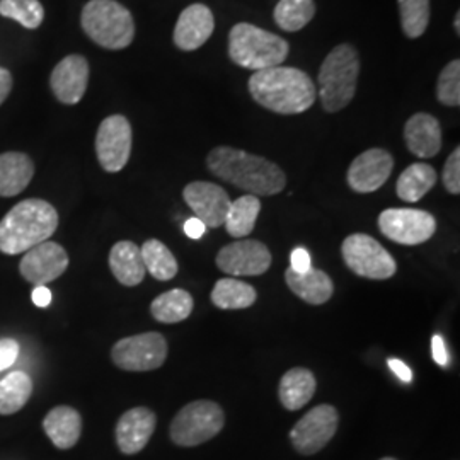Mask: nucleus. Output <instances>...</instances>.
Masks as SVG:
<instances>
[{
	"instance_id": "nucleus-30",
	"label": "nucleus",
	"mask_w": 460,
	"mask_h": 460,
	"mask_svg": "<svg viewBox=\"0 0 460 460\" xmlns=\"http://www.w3.org/2000/svg\"><path fill=\"white\" fill-rule=\"evenodd\" d=\"M33 394V380L24 372H13L0 380V414L21 411Z\"/></svg>"
},
{
	"instance_id": "nucleus-26",
	"label": "nucleus",
	"mask_w": 460,
	"mask_h": 460,
	"mask_svg": "<svg viewBox=\"0 0 460 460\" xmlns=\"http://www.w3.org/2000/svg\"><path fill=\"white\" fill-rule=\"evenodd\" d=\"M195 302L188 290L172 288L155 296L150 304V314L163 324H176L186 321L193 313Z\"/></svg>"
},
{
	"instance_id": "nucleus-39",
	"label": "nucleus",
	"mask_w": 460,
	"mask_h": 460,
	"mask_svg": "<svg viewBox=\"0 0 460 460\" xmlns=\"http://www.w3.org/2000/svg\"><path fill=\"white\" fill-rule=\"evenodd\" d=\"M431 353H433V360L438 363L440 367L448 365V353L445 348L444 338L440 334H435L431 338Z\"/></svg>"
},
{
	"instance_id": "nucleus-19",
	"label": "nucleus",
	"mask_w": 460,
	"mask_h": 460,
	"mask_svg": "<svg viewBox=\"0 0 460 460\" xmlns=\"http://www.w3.org/2000/svg\"><path fill=\"white\" fill-rule=\"evenodd\" d=\"M215 19L205 4H193L182 11L174 28V45L182 51L201 49L214 33Z\"/></svg>"
},
{
	"instance_id": "nucleus-1",
	"label": "nucleus",
	"mask_w": 460,
	"mask_h": 460,
	"mask_svg": "<svg viewBox=\"0 0 460 460\" xmlns=\"http://www.w3.org/2000/svg\"><path fill=\"white\" fill-rule=\"evenodd\" d=\"M207 167L215 178L258 198L279 195L287 186L279 165L241 148L215 147L207 155Z\"/></svg>"
},
{
	"instance_id": "nucleus-38",
	"label": "nucleus",
	"mask_w": 460,
	"mask_h": 460,
	"mask_svg": "<svg viewBox=\"0 0 460 460\" xmlns=\"http://www.w3.org/2000/svg\"><path fill=\"white\" fill-rule=\"evenodd\" d=\"M290 268L298 273L307 271L311 266V254L304 247H296L290 256Z\"/></svg>"
},
{
	"instance_id": "nucleus-12",
	"label": "nucleus",
	"mask_w": 460,
	"mask_h": 460,
	"mask_svg": "<svg viewBox=\"0 0 460 460\" xmlns=\"http://www.w3.org/2000/svg\"><path fill=\"white\" fill-rule=\"evenodd\" d=\"M132 125L121 115L108 116L99 125L96 155L99 164L108 172H119L130 161Z\"/></svg>"
},
{
	"instance_id": "nucleus-34",
	"label": "nucleus",
	"mask_w": 460,
	"mask_h": 460,
	"mask_svg": "<svg viewBox=\"0 0 460 460\" xmlns=\"http://www.w3.org/2000/svg\"><path fill=\"white\" fill-rule=\"evenodd\" d=\"M0 16L14 19L28 30H36L45 19L40 0H0Z\"/></svg>"
},
{
	"instance_id": "nucleus-5",
	"label": "nucleus",
	"mask_w": 460,
	"mask_h": 460,
	"mask_svg": "<svg viewBox=\"0 0 460 460\" xmlns=\"http://www.w3.org/2000/svg\"><path fill=\"white\" fill-rule=\"evenodd\" d=\"M290 45L279 34L270 33L249 22L235 24L229 33V57L237 66L264 70L279 66L288 57Z\"/></svg>"
},
{
	"instance_id": "nucleus-27",
	"label": "nucleus",
	"mask_w": 460,
	"mask_h": 460,
	"mask_svg": "<svg viewBox=\"0 0 460 460\" xmlns=\"http://www.w3.org/2000/svg\"><path fill=\"white\" fill-rule=\"evenodd\" d=\"M437 180H438V174L435 167L425 163L411 164L404 169V172L397 180L395 184L397 197L402 201L416 203L437 184Z\"/></svg>"
},
{
	"instance_id": "nucleus-17",
	"label": "nucleus",
	"mask_w": 460,
	"mask_h": 460,
	"mask_svg": "<svg viewBox=\"0 0 460 460\" xmlns=\"http://www.w3.org/2000/svg\"><path fill=\"white\" fill-rule=\"evenodd\" d=\"M157 425L155 412L144 406L121 414L116 423V444L121 454L135 456L147 447Z\"/></svg>"
},
{
	"instance_id": "nucleus-31",
	"label": "nucleus",
	"mask_w": 460,
	"mask_h": 460,
	"mask_svg": "<svg viewBox=\"0 0 460 460\" xmlns=\"http://www.w3.org/2000/svg\"><path fill=\"white\" fill-rule=\"evenodd\" d=\"M140 252H142V260L147 273H150L154 279L159 281H169L178 275L180 271L178 261L164 243L157 239H148L147 243H144V246L140 247Z\"/></svg>"
},
{
	"instance_id": "nucleus-16",
	"label": "nucleus",
	"mask_w": 460,
	"mask_h": 460,
	"mask_svg": "<svg viewBox=\"0 0 460 460\" xmlns=\"http://www.w3.org/2000/svg\"><path fill=\"white\" fill-rule=\"evenodd\" d=\"M394 157L384 148L362 152L348 169L346 181L355 193H374L391 178Z\"/></svg>"
},
{
	"instance_id": "nucleus-13",
	"label": "nucleus",
	"mask_w": 460,
	"mask_h": 460,
	"mask_svg": "<svg viewBox=\"0 0 460 460\" xmlns=\"http://www.w3.org/2000/svg\"><path fill=\"white\" fill-rule=\"evenodd\" d=\"M271 261L270 249L254 239L230 243L217 254L218 270L234 277H260L270 270Z\"/></svg>"
},
{
	"instance_id": "nucleus-32",
	"label": "nucleus",
	"mask_w": 460,
	"mask_h": 460,
	"mask_svg": "<svg viewBox=\"0 0 460 460\" xmlns=\"http://www.w3.org/2000/svg\"><path fill=\"white\" fill-rule=\"evenodd\" d=\"M314 14V0H279L273 17L279 30L287 33H296L313 21Z\"/></svg>"
},
{
	"instance_id": "nucleus-2",
	"label": "nucleus",
	"mask_w": 460,
	"mask_h": 460,
	"mask_svg": "<svg viewBox=\"0 0 460 460\" xmlns=\"http://www.w3.org/2000/svg\"><path fill=\"white\" fill-rule=\"evenodd\" d=\"M249 94L279 115H300L313 108L317 91L313 79L296 66H270L249 77Z\"/></svg>"
},
{
	"instance_id": "nucleus-41",
	"label": "nucleus",
	"mask_w": 460,
	"mask_h": 460,
	"mask_svg": "<svg viewBox=\"0 0 460 460\" xmlns=\"http://www.w3.org/2000/svg\"><path fill=\"white\" fill-rule=\"evenodd\" d=\"M205 230H207L205 224H203L201 220H198L197 217L186 220V224H184V234H186L190 239H199V237H203Z\"/></svg>"
},
{
	"instance_id": "nucleus-20",
	"label": "nucleus",
	"mask_w": 460,
	"mask_h": 460,
	"mask_svg": "<svg viewBox=\"0 0 460 460\" xmlns=\"http://www.w3.org/2000/svg\"><path fill=\"white\" fill-rule=\"evenodd\" d=\"M404 140L410 152L420 159L435 157L442 148V127L435 116L412 115L404 127Z\"/></svg>"
},
{
	"instance_id": "nucleus-11",
	"label": "nucleus",
	"mask_w": 460,
	"mask_h": 460,
	"mask_svg": "<svg viewBox=\"0 0 460 460\" xmlns=\"http://www.w3.org/2000/svg\"><path fill=\"white\" fill-rule=\"evenodd\" d=\"M338 410L331 404H319L296 421L288 438L300 456H314L331 442V438L338 431Z\"/></svg>"
},
{
	"instance_id": "nucleus-14",
	"label": "nucleus",
	"mask_w": 460,
	"mask_h": 460,
	"mask_svg": "<svg viewBox=\"0 0 460 460\" xmlns=\"http://www.w3.org/2000/svg\"><path fill=\"white\" fill-rule=\"evenodd\" d=\"M68 268V254L58 243L45 241L24 252L19 263V273L34 287H45L60 279Z\"/></svg>"
},
{
	"instance_id": "nucleus-35",
	"label": "nucleus",
	"mask_w": 460,
	"mask_h": 460,
	"mask_svg": "<svg viewBox=\"0 0 460 460\" xmlns=\"http://www.w3.org/2000/svg\"><path fill=\"white\" fill-rule=\"evenodd\" d=\"M437 98L448 106L457 108L460 106V62L452 60L438 75L437 83Z\"/></svg>"
},
{
	"instance_id": "nucleus-37",
	"label": "nucleus",
	"mask_w": 460,
	"mask_h": 460,
	"mask_svg": "<svg viewBox=\"0 0 460 460\" xmlns=\"http://www.w3.org/2000/svg\"><path fill=\"white\" fill-rule=\"evenodd\" d=\"M19 355V345L14 340H0V370L14 365Z\"/></svg>"
},
{
	"instance_id": "nucleus-7",
	"label": "nucleus",
	"mask_w": 460,
	"mask_h": 460,
	"mask_svg": "<svg viewBox=\"0 0 460 460\" xmlns=\"http://www.w3.org/2000/svg\"><path fill=\"white\" fill-rule=\"evenodd\" d=\"M226 425L224 410L208 399L186 404L169 428L171 440L180 447H198L215 438Z\"/></svg>"
},
{
	"instance_id": "nucleus-10",
	"label": "nucleus",
	"mask_w": 460,
	"mask_h": 460,
	"mask_svg": "<svg viewBox=\"0 0 460 460\" xmlns=\"http://www.w3.org/2000/svg\"><path fill=\"white\" fill-rule=\"evenodd\" d=\"M378 229L395 244L418 246L437 232V220L418 208H387L378 215Z\"/></svg>"
},
{
	"instance_id": "nucleus-3",
	"label": "nucleus",
	"mask_w": 460,
	"mask_h": 460,
	"mask_svg": "<svg viewBox=\"0 0 460 460\" xmlns=\"http://www.w3.org/2000/svg\"><path fill=\"white\" fill-rule=\"evenodd\" d=\"M58 229V214L45 199H24L0 220V252L14 256L38 246Z\"/></svg>"
},
{
	"instance_id": "nucleus-24",
	"label": "nucleus",
	"mask_w": 460,
	"mask_h": 460,
	"mask_svg": "<svg viewBox=\"0 0 460 460\" xmlns=\"http://www.w3.org/2000/svg\"><path fill=\"white\" fill-rule=\"evenodd\" d=\"M315 389H317V380L313 370L304 367L290 368L279 380V402L288 411H298L311 402V399L315 394Z\"/></svg>"
},
{
	"instance_id": "nucleus-42",
	"label": "nucleus",
	"mask_w": 460,
	"mask_h": 460,
	"mask_svg": "<svg viewBox=\"0 0 460 460\" xmlns=\"http://www.w3.org/2000/svg\"><path fill=\"white\" fill-rule=\"evenodd\" d=\"M13 89V75L9 70L0 68V104L7 99Z\"/></svg>"
},
{
	"instance_id": "nucleus-18",
	"label": "nucleus",
	"mask_w": 460,
	"mask_h": 460,
	"mask_svg": "<svg viewBox=\"0 0 460 460\" xmlns=\"http://www.w3.org/2000/svg\"><path fill=\"white\" fill-rule=\"evenodd\" d=\"M89 83V64L81 55H68L49 75V85L64 104H77L85 94Z\"/></svg>"
},
{
	"instance_id": "nucleus-8",
	"label": "nucleus",
	"mask_w": 460,
	"mask_h": 460,
	"mask_svg": "<svg viewBox=\"0 0 460 460\" xmlns=\"http://www.w3.org/2000/svg\"><path fill=\"white\" fill-rule=\"evenodd\" d=\"M345 264L358 277L368 279H393L397 264L391 252L368 234H351L343 241Z\"/></svg>"
},
{
	"instance_id": "nucleus-4",
	"label": "nucleus",
	"mask_w": 460,
	"mask_h": 460,
	"mask_svg": "<svg viewBox=\"0 0 460 460\" xmlns=\"http://www.w3.org/2000/svg\"><path fill=\"white\" fill-rule=\"evenodd\" d=\"M360 75L358 51L343 43L331 49L319 70V99L328 113H338L355 98Z\"/></svg>"
},
{
	"instance_id": "nucleus-33",
	"label": "nucleus",
	"mask_w": 460,
	"mask_h": 460,
	"mask_svg": "<svg viewBox=\"0 0 460 460\" xmlns=\"http://www.w3.org/2000/svg\"><path fill=\"white\" fill-rule=\"evenodd\" d=\"M402 31L416 40L427 31L429 22V0H397Z\"/></svg>"
},
{
	"instance_id": "nucleus-22",
	"label": "nucleus",
	"mask_w": 460,
	"mask_h": 460,
	"mask_svg": "<svg viewBox=\"0 0 460 460\" xmlns=\"http://www.w3.org/2000/svg\"><path fill=\"white\" fill-rule=\"evenodd\" d=\"M43 429L57 448L68 450L83 435V416L70 406H57L45 416Z\"/></svg>"
},
{
	"instance_id": "nucleus-40",
	"label": "nucleus",
	"mask_w": 460,
	"mask_h": 460,
	"mask_svg": "<svg viewBox=\"0 0 460 460\" xmlns=\"http://www.w3.org/2000/svg\"><path fill=\"white\" fill-rule=\"evenodd\" d=\"M387 363H389V368H391V370L394 372L395 376L401 378L402 382H406V384H410V382H411V368H410L406 363L401 362V360H397V358H391Z\"/></svg>"
},
{
	"instance_id": "nucleus-28",
	"label": "nucleus",
	"mask_w": 460,
	"mask_h": 460,
	"mask_svg": "<svg viewBox=\"0 0 460 460\" xmlns=\"http://www.w3.org/2000/svg\"><path fill=\"white\" fill-rule=\"evenodd\" d=\"M212 304L222 311H239L254 305L258 294L254 287L237 279H220L212 290Z\"/></svg>"
},
{
	"instance_id": "nucleus-36",
	"label": "nucleus",
	"mask_w": 460,
	"mask_h": 460,
	"mask_svg": "<svg viewBox=\"0 0 460 460\" xmlns=\"http://www.w3.org/2000/svg\"><path fill=\"white\" fill-rule=\"evenodd\" d=\"M444 180L445 190L450 195H459L460 193V148L457 147L447 159L444 165Z\"/></svg>"
},
{
	"instance_id": "nucleus-44",
	"label": "nucleus",
	"mask_w": 460,
	"mask_h": 460,
	"mask_svg": "<svg viewBox=\"0 0 460 460\" xmlns=\"http://www.w3.org/2000/svg\"><path fill=\"white\" fill-rule=\"evenodd\" d=\"M454 26H456V33H460V13L456 14V21H454Z\"/></svg>"
},
{
	"instance_id": "nucleus-29",
	"label": "nucleus",
	"mask_w": 460,
	"mask_h": 460,
	"mask_svg": "<svg viewBox=\"0 0 460 460\" xmlns=\"http://www.w3.org/2000/svg\"><path fill=\"white\" fill-rule=\"evenodd\" d=\"M261 212V201L254 195H244L230 203L229 214L226 218V230L234 239H244L256 226Z\"/></svg>"
},
{
	"instance_id": "nucleus-43",
	"label": "nucleus",
	"mask_w": 460,
	"mask_h": 460,
	"mask_svg": "<svg viewBox=\"0 0 460 460\" xmlns=\"http://www.w3.org/2000/svg\"><path fill=\"white\" fill-rule=\"evenodd\" d=\"M34 305L38 307H49L51 302V294L47 287H36L33 292Z\"/></svg>"
},
{
	"instance_id": "nucleus-21",
	"label": "nucleus",
	"mask_w": 460,
	"mask_h": 460,
	"mask_svg": "<svg viewBox=\"0 0 460 460\" xmlns=\"http://www.w3.org/2000/svg\"><path fill=\"white\" fill-rule=\"evenodd\" d=\"M285 281L298 298H302L311 305H323L329 302L334 294L332 279L326 271L317 268H309L304 273H298L292 268H288L285 271Z\"/></svg>"
},
{
	"instance_id": "nucleus-25",
	"label": "nucleus",
	"mask_w": 460,
	"mask_h": 460,
	"mask_svg": "<svg viewBox=\"0 0 460 460\" xmlns=\"http://www.w3.org/2000/svg\"><path fill=\"white\" fill-rule=\"evenodd\" d=\"M34 176L33 161L22 152L0 154V197L22 193Z\"/></svg>"
},
{
	"instance_id": "nucleus-23",
	"label": "nucleus",
	"mask_w": 460,
	"mask_h": 460,
	"mask_svg": "<svg viewBox=\"0 0 460 460\" xmlns=\"http://www.w3.org/2000/svg\"><path fill=\"white\" fill-rule=\"evenodd\" d=\"M108 263L111 273L123 287H137L147 275L140 246H137L132 241L116 243L110 251Z\"/></svg>"
},
{
	"instance_id": "nucleus-6",
	"label": "nucleus",
	"mask_w": 460,
	"mask_h": 460,
	"mask_svg": "<svg viewBox=\"0 0 460 460\" xmlns=\"http://www.w3.org/2000/svg\"><path fill=\"white\" fill-rule=\"evenodd\" d=\"M84 33L106 49H123L132 45L135 21L132 13L116 0H91L81 16Z\"/></svg>"
},
{
	"instance_id": "nucleus-9",
	"label": "nucleus",
	"mask_w": 460,
	"mask_h": 460,
	"mask_svg": "<svg viewBox=\"0 0 460 460\" xmlns=\"http://www.w3.org/2000/svg\"><path fill=\"white\" fill-rule=\"evenodd\" d=\"M169 348L161 332H142L116 341L111 360L125 372H150L163 367Z\"/></svg>"
},
{
	"instance_id": "nucleus-45",
	"label": "nucleus",
	"mask_w": 460,
	"mask_h": 460,
	"mask_svg": "<svg viewBox=\"0 0 460 460\" xmlns=\"http://www.w3.org/2000/svg\"><path fill=\"white\" fill-rule=\"evenodd\" d=\"M380 460H397V459H394V457H384V459H380Z\"/></svg>"
},
{
	"instance_id": "nucleus-15",
	"label": "nucleus",
	"mask_w": 460,
	"mask_h": 460,
	"mask_svg": "<svg viewBox=\"0 0 460 460\" xmlns=\"http://www.w3.org/2000/svg\"><path fill=\"white\" fill-rule=\"evenodd\" d=\"M182 198L205 227L218 229L226 224L232 199L222 186L208 181L190 182L182 191Z\"/></svg>"
}]
</instances>
